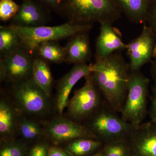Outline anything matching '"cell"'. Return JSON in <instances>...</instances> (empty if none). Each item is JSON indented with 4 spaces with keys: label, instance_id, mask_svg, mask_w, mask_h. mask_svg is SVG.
I'll list each match as a JSON object with an SVG mask.
<instances>
[{
    "label": "cell",
    "instance_id": "cell-17",
    "mask_svg": "<svg viewBox=\"0 0 156 156\" xmlns=\"http://www.w3.org/2000/svg\"><path fill=\"white\" fill-rule=\"evenodd\" d=\"M32 74L34 81L50 97L53 77L47 62L42 58L34 59Z\"/></svg>",
    "mask_w": 156,
    "mask_h": 156
},
{
    "label": "cell",
    "instance_id": "cell-31",
    "mask_svg": "<svg viewBox=\"0 0 156 156\" xmlns=\"http://www.w3.org/2000/svg\"><path fill=\"white\" fill-rule=\"evenodd\" d=\"M46 5L53 8H61L63 0H41Z\"/></svg>",
    "mask_w": 156,
    "mask_h": 156
},
{
    "label": "cell",
    "instance_id": "cell-6",
    "mask_svg": "<svg viewBox=\"0 0 156 156\" xmlns=\"http://www.w3.org/2000/svg\"><path fill=\"white\" fill-rule=\"evenodd\" d=\"M85 79L83 86L76 90L67 105L69 114L79 122L80 121H88L106 105L92 74Z\"/></svg>",
    "mask_w": 156,
    "mask_h": 156
},
{
    "label": "cell",
    "instance_id": "cell-9",
    "mask_svg": "<svg viewBox=\"0 0 156 156\" xmlns=\"http://www.w3.org/2000/svg\"><path fill=\"white\" fill-rule=\"evenodd\" d=\"M23 47L3 57L0 64L5 71L6 77L14 83L27 80L32 73L34 59Z\"/></svg>",
    "mask_w": 156,
    "mask_h": 156
},
{
    "label": "cell",
    "instance_id": "cell-21",
    "mask_svg": "<svg viewBox=\"0 0 156 156\" xmlns=\"http://www.w3.org/2000/svg\"><path fill=\"white\" fill-rule=\"evenodd\" d=\"M102 142L96 138L81 137L73 140L67 146V151L73 156L86 155L100 147Z\"/></svg>",
    "mask_w": 156,
    "mask_h": 156
},
{
    "label": "cell",
    "instance_id": "cell-20",
    "mask_svg": "<svg viewBox=\"0 0 156 156\" xmlns=\"http://www.w3.org/2000/svg\"><path fill=\"white\" fill-rule=\"evenodd\" d=\"M37 50L41 58L45 61L53 63L65 62V48L55 41L42 43L39 45Z\"/></svg>",
    "mask_w": 156,
    "mask_h": 156
},
{
    "label": "cell",
    "instance_id": "cell-24",
    "mask_svg": "<svg viewBox=\"0 0 156 156\" xmlns=\"http://www.w3.org/2000/svg\"><path fill=\"white\" fill-rule=\"evenodd\" d=\"M128 140H120L107 143L104 153L105 156H128Z\"/></svg>",
    "mask_w": 156,
    "mask_h": 156
},
{
    "label": "cell",
    "instance_id": "cell-23",
    "mask_svg": "<svg viewBox=\"0 0 156 156\" xmlns=\"http://www.w3.org/2000/svg\"><path fill=\"white\" fill-rule=\"evenodd\" d=\"M20 5L13 0H0V20L8 21L12 20L18 13Z\"/></svg>",
    "mask_w": 156,
    "mask_h": 156
},
{
    "label": "cell",
    "instance_id": "cell-16",
    "mask_svg": "<svg viewBox=\"0 0 156 156\" xmlns=\"http://www.w3.org/2000/svg\"><path fill=\"white\" fill-rule=\"evenodd\" d=\"M122 14L131 22H145L152 0H114Z\"/></svg>",
    "mask_w": 156,
    "mask_h": 156
},
{
    "label": "cell",
    "instance_id": "cell-4",
    "mask_svg": "<svg viewBox=\"0 0 156 156\" xmlns=\"http://www.w3.org/2000/svg\"><path fill=\"white\" fill-rule=\"evenodd\" d=\"M150 80L140 71H131L126 101L120 113L122 119L136 128L147 114V99Z\"/></svg>",
    "mask_w": 156,
    "mask_h": 156
},
{
    "label": "cell",
    "instance_id": "cell-8",
    "mask_svg": "<svg viewBox=\"0 0 156 156\" xmlns=\"http://www.w3.org/2000/svg\"><path fill=\"white\" fill-rule=\"evenodd\" d=\"M131 71H140L144 65L152 62L156 57V37L144 23L142 31L136 38L126 44Z\"/></svg>",
    "mask_w": 156,
    "mask_h": 156
},
{
    "label": "cell",
    "instance_id": "cell-10",
    "mask_svg": "<svg viewBox=\"0 0 156 156\" xmlns=\"http://www.w3.org/2000/svg\"><path fill=\"white\" fill-rule=\"evenodd\" d=\"M46 133L57 142L73 140L81 137L96 138L86 125L69 119L59 117L48 125Z\"/></svg>",
    "mask_w": 156,
    "mask_h": 156
},
{
    "label": "cell",
    "instance_id": "cell-1",
    "mask_svg": "<svg viewBox=\"0 0 156 156\" xmlns=\"http://www.w3.org/2000/svg\"><path fill=\"white\" fill-rule=\"evenodd\" d=\"M92 67L93 80L106 105L120 113L128 94L131 71L129 62L119 51L105 58H96Z\"/></svg>",
    "mask_w": 156,
    "mask_h": 156
},
{
    "label": "cell",
    "instance_id": "cell-15",
    "mask_svg": "<svg viewBox=\"0 0 156 156\" xmlns=\"http://www.w3.org/2000/svg\"><path fill=\"white\" fill-rule=\"evenodd\" d=\"M70 38L64 47L66 62L75 65L86 63L92 55L90 41L87 32L80 33Z\"/></svg>",
    "mask_w": 156,
    "mask_h": 156
},
{
    "label": "cell",
    "instance_id": "cell-3",
    "mask_svg": "<svg viewBox=\"0 0 156 156\" xmlns=\"http://www.w3.org/2000/svg\"><path fill=\"white\" fill-rule=\"evenodd\" d=\"M17 33L21 40L22 46L30 52L36 51L39 45L44 42L58 41L82 32H87L92 25L82 24L69 21L56 26L25 27L9 26Z\"/></svg>",
    "mask_w": 156,
    "mask_h": 156
},
{
    "label": "cell",
    "instance_id": "cell-28",
    "mask_svg": "<svg viewBox=\"0 0 156 156\" xmlns=\"http://www.w3.org/2000/svg\"><path fill=\"white\" fill-rule=\"evenodd\" d=\"M152 95L151 96V105L149 114L151 121L156 122V92L153 90Z\"/></svg>",
    "mask_w": 156,
    "mask_h": 156
},
{
    "label": "cell",
    "instance_id": "cell-30",
    "mask_svg": "<svg viewBox=\"0 0 156 156\" xmlns=\"http://www.w3.org/2000/svg\"><path fill=\"white\" fill-rule=\"evenodd\" d=\"M151 74L154 83L153 90L156 92V57L152 61L151 67Z\"/></svg>",
    "mask_w": 156,
    "mask_h": 156
},
{
    "label": "cell",
    "instance_id": "cell-14",
    "mask_svg": "<svg viewBox=\"0 0 156 156\" xmlns=\"http://www.w3.org/2000/svg\"><path fill=\"white\" fill-rule=\"evenodd\" d=\"M12 25L25 27L44 26L48 17L44 9L33 0H23L18 13L12 20Z\"/></svg>",
    "mask_w": 156,
    "mask_h": 156
},
{
    "label": "cell",
    "instance_id": "cell-5",
    "mask_svg": "<svg viewBox=\"0 0 156 156\" xmlns=\"http://www.w3.org/2000/svg\"><path fill=\"white\" fill-rule=\"evenodd\" d=\"M119 114L106 105L87 121L86 125L98 139L106 143L128 140L135 128Z\"/></svg>",
    "mask_w": 156,
    "mask_h": 156
},
{
    "label": "cell",
    "instance_id": "cell-25",
    "mask_svg": "<svg viewBox=\"0 0 156 156\" xmlns=\"http://www.w3.org/2000/svg\"><path fill=\"white\" fill-rule=\"evenodd\" d=\"M24 154V147L17 143L6 145L0 152V156H23Z\"/></svg>",
    "mask_w": 156,
    "mask_h": 156
},
{
    "label": "cell",
    "instance_id": "cell-19",
    "mask_svg": "<svg viewBox=\"0 0 156 156\" xmlns=\"http://www.w3.org/2000/svg\"><path fill=\"white\" fill-rule=\"evenodd\" d=\"M16 115L9 102L2 99L0 102V134L3 136H11L16 127Z\"/></svg>",
    "mask_w": 156,
    "mask_h": 156
},
{
    "label": "cell",
    "instance_id": "cell-7",
    "mask_svg": "<svg viewBox=\"0 0 156 156\" xmlns=\"http://www.w3.org/2000/svg\"><path fill=\"white\" fill-rule=\"evenodd\" d=\"M15 83L14 97L23 111L29 114L40 115L48 110L49 97L32 78Z\"/></svg>",
    "mask_w": 156,
    "mask_h": 156
},
{
    "label": "cell",
    "instance_id": "cell-29",
    "mask_svg": "<svg viewBox=\"0 0 156 156\" xmlns=\"http://www.w3.org/2000/svg\"><path fill=\"white\" fill-rule=\"evenodd\" d=\"M48 156H73L68 151L57 147H51L49 149Z\"/></svg>",
    "mask_w": 156,
    "mask_h": 156
},
{
    "label": "cell",
    "instance_id": "cell-22",
    "mask_svg": "<svg viewBox=\"0 0 156 156\" xmlns=\"http://www.w3.org/2000/svg\"><path fill=\"white\" fill-rule=\"evenodd\" d=\"M20 133L27 140H34L42 135L43 132L38 124L33 121L23 119L19 124Z\"/></svg>",
    "mask_w": 156,
    "mask_h": 156
},
{
    "label": "cell",
    "instance_id": "cell-12",
    "mask_svg": "<svg viewBox=\"0 0 156 156\" xmlns=\"http://www.w3.org/2000/svg\"><path fill=\"white\" fill-rule=\"evenodd\" d=\"M128 141L138 156H156V122L142 123L134 129Z\"/></svg>",
    "mask_w": 156,
    "mask_h": 156
},
{
    "label": "cell",
    "instance_id": "cell-32",
    "mask_svg": "<svg viewBox=\"0 0 156 156\" xmlns=\"http://www.w3.org/2000/svg\"><path fill=\"white\" fill-rule=\"evenodd\" d=\"M92 156H105V154L103 151H100L98 152Z\"/></svg>",
    "mask_w": 156,
    "mask_h": 156
},
{
    "label": "cell",
    "instance_id": "cell-2",
    "mask_svg": "<svg viewBox=\"0 0 156 156\" xmlns=\"http://www.w3.org/2000/svg\"><path fill=\"white\" fill-rule=\"evenodd\" d=\"M61 7L69 21L79 24H113L122 14L114 0H63Z\"/></svg>",
    "mask_w": 156,
    "mask_h": 156
},
{
    "label": "cell",
    "instance_id": "cell-27",
    "mask_svg": "<svg viewBox=\"0 0 156 156\" xmlns=\"http://www.w3.org/2000/svg\"><path fill=\"white\" fill-rule=\"evenodd\" d=\"M49 149L44 143H39L34 146L28 156H48Z\"/></svg>",
    "mask_w": 156,
    "mask_h": 156
},
{
    "label": "cell",
    "instance_id": "cell-11",
    "mask_svg": "<svg viewBox=\"0 0 156 156\" xmlns=\"http://www.w3.org/2000/svg\"><path fill=\"white\" fill-rule=\"evenodd\" d=\"M92 64L80 63L75 65L71 69L61 78L57 86L56 108L59 115H62L67 106L72 90L78 81L92 73Z\"/></svg>",
    "mask_w": 156,
    "mask_h": 156
},
{
    "label": "cell",
    "instance_id": "cell-18",
    "mask_svg": "<svg viewBox=\"0 0 156 156\" xmlns=\"http://www.w3.org/2000/svg\"><path fill=\"white\" fill-rule=\"evenodd\" d=\"M22 47L21 40L10 26L0 27V53L1 57L9 55Z\"/></svg>",
    "mask_w": 156,
    "mask_h": 156
},
{
    "label": "cell",
    "instance_id": "cell-13",
    "mask_svg": "<svg viewBox=\"0 0 156 156\" xmlns=\"http://www.w3.org/2000/svg\"><path fill=\"white\" fill-rule=\"evenodd\" d=\"M109 23L100 24V32L96 43V58H103L112 53L123 51L126 44L122 40L121 34Z\"/></svg>",
    "mask_w": 156,
    "mask_h": 156
},
{
    "label": "cell",
    "instance_id": "cell-26",
    "mask_svg": "<svg viewBox=\"0 0 156 156\" xmlns=\"http://www.w3.org/2000/svg\"><path fill=\"white\" fill-rule=\"evenodd\" d=\"M145 23L156 37V0H152Z\"/></svg>",
    "mask_w": 156,
    "mask_h": 156
}]
</instances>
